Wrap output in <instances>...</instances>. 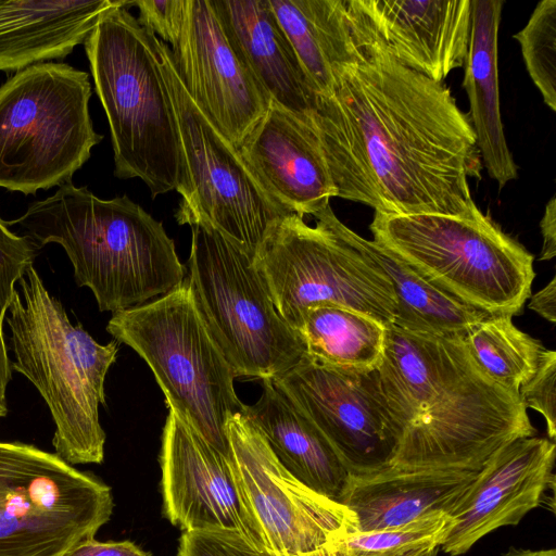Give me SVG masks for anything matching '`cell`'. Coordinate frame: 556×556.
Returning a JSON list of instances; mask_svg holds the SVG:
<instances>
[{
    "instance_id": "cell-1",
    "label": "cell",
    "mask_w": 556,
    "mask_h": 556,
    "mask_svg": "<svg viewBox=\"0 0 556 556\" xmlns=\"http://www.w3.org/2000/svg\"><path fill=\"white\" fill-rule=\"evenodd\" d=\"M312 123L336 197L395 215L479 210L469 182L481 179L482 163L468 113L370 30L361 55L318 94Z\"/></svg>"
},
{
    "instance_id": "cell-2",
    "label": "cell",
    "mask_w": 556,
    "mask_h": 556,
    "mask_svg": "<svg viewBox=\"0 0 556 556\" xmlns=\"http://www.w3.org/2000/svg\"><path fill=\"white\" fill-rule=\"evenodd\" d=\"M376 371L401 429L390 467L479 471L498 448L535 433L518 394L489 378L462 338L387 325Z\"/></svg>"
},
{
    "instance_id": "cell-3",
    "label": "cell",
    "mask_w": 556,
    "mask_h": 556,
    "mask_svg": "<svg viewBox=\"0 0 556 556\" xmlns=\"http://www.w3.org/2000/svg\"><path fill=\"white\" fill-rule=\"evenodd\" d=\"M8 224L22 226L37 249L60 244L77 285L91 290L101 312L147 303L186 277L162 223L127 195L103 200L68 181Z\"/></svg>"
},
{
    "instance_id": "cell-4",
    "label": "cell",
    "mask_w": 556,
    "mask_h": 556,
    "mask_svg": "<svg viewBox=\"0 0 556 556\" xmlns=\"http://www.w3.org/2000/svg\"><path fill=\"white\" fill-rule=\"evenodd\" d=\"M127 5L104 13L84 43L110 126L114 175L140 178L152 198L176 190L184 203L192 187L154 34Z\"/></svg>"
},
{
    "instance_id": "cell-5",
    "label": "cell",
    "mask_w": 556,
    "mask_h": 556,
    "mask_svg": "<svg viewBox=\"0 0 556 556\" xmlns=\"http://www.w3.org/2000/svg\"><path fill=\"white\" fill-rule=\"evenodd\" d=\"M5 317L14 361L45 400L55 431L54 450L71 465L101 464L105 432L99 406L105 403V376L118 342H97L74 325L31 265L20 279Z\"/></svg>"
},
{
    "instance_id": "cell-6",
    "label": "cell",
    "mask_w": 556,
    "mask_h": 556,
    "mask_svg": "<svg viewBox=\"0 0 556 556\" xmlns=\"http://www.w3.org/2000/svg\"><path fill=\"white\" fill-rule=\"evenodd\" d=\"M106 331L149 365L168 409L228 457L227 425L244 412V404L188 277L155 300L112 313Z\"/></svg>"
},
{
    "instance_id": "cell-7",
    "label": "cell",
    "mask_w": 556,
    "mask_h": 556,
    "mask_svg": "<svg viewBox=\"0 0 556 556\" xmlns=\"http://www.w3.org/2000/svg\"><path fill=\"white\" fill-rule=\"evenodd\" d=\"M372 240L442 291L496 315L522 313L533 255L480 208L472 215L375 212Z\"/></svg>"
},
{
    "instance_id": "cell-8",
    "label": "cell",
    "mask_w": 556,
    "mask_h": 556,
    "mask_svg": "<svg viewBox=\"0 0 556 556\" xmlns=\"http://www.w3.org/2000/svg\"><path fill=\"white\" fill-rule=\"evenodd\" d=\"M87 72L45 62L0 86V187L25 195L60 187L103 136L89 113Z\"/></svg>"
},
{
    "instance_id": "cell-9",
    "label": "cell",
    "mask_w": 556,
    "mask_h": 556,
    "mask_svg": "<svg viewBox=\"0 0 556 556\" xmlns=\"http://www.w3.org/2000/svg\"><path fill=\"white\" fill-rule=\"evenodd\" d=\"M187 275L198 309L237 377L275 379L305 354L253 257L212 227L191 226Z\"/></svg>"
},
{
    "instance_id": "cell-10",
    "label": "cell",
    "mask_w": 556,
    "mask_h": 556,
    "mask_svg": "<svg viewBox=\"0 0 556 556\" xmlns=\"http://www.w3.org/2000/svg\"><path fill=\"white\" fill-rule=\"evenodd\" d=\"M327 205L314 227L292 213L278 220L261 244L254 265L285 321L298 332L304 311L333 303L393 324L396 299L389 278L334 228Z\"/></svg>"
},
{
    "instance_id": "cell-11",
    "label": "cell",
    "mask_w": 556,
    "mask_h": 556,
    "mask_svg": "<svg viewBox=\"0 0 556 556\" xmlns=\"http://www.w3.org/2000/svg\"><path fill=\"white\" fill-rule=\"evenodd\" d=\"M111 488L56 453L0 441V556H61L112 516Z\"/></svg>"
},
{
    "instance_id": "cell-12",
    "label": "cell",
    "mask_w": 556,
    "mask_h": 556,
    "mask_svg": "<svg viewBox=\"0 0 556 556\" xmlns=\"http://www.w3.org/2000/svg\"><path fill=\"white\" fill-rule=\"evenodd\" d=\"M153 41L192 187L189 200L179 203L176 220L207 225L254 257L273 226L292 213L262 187L239 151L197 108L175 71L168 46L155 34Z\"/></svg>"
},
{
    "instance_id": "cell-13",
    "label": "cell",
    "mask_w": 556,
    "mask_h": 556,
    "mask_svg": "<svg viewBox=\"0 0 556 556\" xmlns=\"http://www.w3.org/2000/svg\"><path fill=\"white\" fill-rule=\"evenodd\" d=\"M227 439L236 482L273 556H303L355 532L353 514L288 472L244 413L228 421Z\"/></svg>"
},
{
    "instance_id": "cell-14",
    "label": "cell",
    "mask_w": 556,
    "mask_h": 556,
    "mask_svg": "<svg viewBox=\"0 0 556 556\" xmlns=\"http://www.w3.org/2000/svg\"><path fill=\"white\" fill-rule=\"evenodd\" d=\"M271 380L320 430L350 476L371 475L391 466L401 429L376 370L329 367L304 354Z\"/></svg>"
},
{
    "instance_id": "cell-15",
    "label": "cell",
    "mask_w": 556,
    "mask_h": 556,
    "mask_svg": "<svg viewBox=\"0 0 556 556\" xmlns=\"http://www.w3.org/2000/svg\"><path fill=\"white\" fill-rule=\"evenodd\" d=\"M170 46L173 65L189 97L237 149L270 101L231 48L211 0H184Z\"/></svg>"
},
{
    "instance_id": "cell-16",
    "label": "cell",
    "mask_w": 556,
    "mask_h": 556,
    "mask_svg": "<svg viewBox=\"0 0 556 556\" xmlns=\"http://www.w3.org/2000/svg\"><path fill=\"white\" fill-rule=\"evenodd\" d=\"M163 514L182 531H230L264 551L228 457L169 410L160 453Z\"/></svg>"
},
{
    "instance_id": "cell-17",
    "label": "cell",
    "mask_w": 556,
    "mask_h": 556,
    "mask_svg": "<svg viewBox=\"0 0 556 556\" xmlns=\"http://www.w3.org/2000/svg\"><path fill=\"white\" fill-rule=\"evenodd\" d=\"M555 456V442L534 435L498 448L446 514L442 551L463 555L484 535L519 523L554 486Z\"/></svg>"
},
{
    "instance_id": "cell-18",
    "label": "cell",
    "mask_w": 556,
    "mask_h": 556,
    "mask_svg": "<svg viewBox=\"0 0 556 556\" xmlns=\"http://www.w3.org/2000/svg\"><path fill=\"white\" fill-rule=\"evenodd\" d=\"M376 42L402 65L435 83L463 67L471 0H356Z\"/></svg>"
},
{
    "instance_id": "cell-19",
    "label": "cell",
    "mask_w": 556,
    "mask_h": 556,
    "mask_svg": "<svg viewBox=\"0 0 556 556\" xmlns=\"http://www.w3.org/2000/svg\"><path fill=\"white\" fill-rule=\"evenodd\" d=\"M237 150L262 187L291 213L314 215L336 197L313 127L273 102Z\"/></svg>"
},
{
    "instance_id": "cell-20",
    "label": "cell",
    "mask_w": 556,
    "mask_h": 556,
    "mask_svg": "<svg viewBox=\"0 0 556 556\" xmlns=\"http://www.w3.org/2000/svg\"><path fill=\"white\" fill-rule=\"evenodd\" d=\"M211 1L231 48L269 101L313 127L318 93L269 1Z\"/></svg>"
},
{
    "instance_id": "cell-21",
    "label": "cell",
    "mask_w": 556,
    "mask_h": 556,
    "mask_svg": "<svg viewBox=\"0 0 556 556\" xmlns=\"http://www.w3.org/2000/svg\"><path fill=\"white\" fill-rule=\"evenodd\" d=\"M125 0H0V72L67 56Z\"/></svg>"
},
{
    "instance_id": "cell-22",
    "label": "cell",
    "mask_w": 556,
    "mask_h": 556,
    "mask_svg": "<svg viewBox=\"0 0 556 556\" xmlns=\"http://www.w3.org/2000/svg\"><path fill=\"white\" fill-rule=\"evenodd\" d=\"M477 472L389 467L350 476L339 503L353 514L355 532L400 527L432 514H447Z\"/></svg>"
},
{
    "instance_id": "cell-23",
    "label": "cell",
    "mask_w": 556,
    "mask_h": 556,
    "mask_svg": "<svg viewBox=\"0 0 556 556\" xmlns=\"http://www.w3.org/2000/svg\"><path fill=\"white\" fill-rule=\"evenodd\" d=\"M318 94L362 53L368 29L355 0H268Z\"/></svg>"
},
{
    "instance_id": "cell-24",
    "label": "cell",
    "mask_w": 556,
    "mask_h": 556,
    "mask_svg": "<svg viewBox=\"0 0 556 556\" xmlns=\"http://www.w3.org/2000/svg\"><path fill=\"white\" fill-rule=\"evenodd\" d=\"M244 415L261 431L278 462L316 493L339 503L350 472L331 444L304 413L273 382Z\"/></svg>"
},
{
    "instance_id": "cell-25",
    "label": "cell",
    "mask_w": 556,
    "mask_h": 556,
    "mask_svg": "<svg viewBox=\"0 0 556 556\" xmlns=\"http://www.w3.org/2000/svg\"><path fill=\"white\" fill-rule=\"evenodd\" d=\"M503 5V0H471L470 39L463 66V88L481 163L500 190L518 177L500 108L497 37Z\"/></svg>"
},
{
    "instance_id": "cell-26",
    "label": "cell",
    "mask_w": 556,
    "mask_h": 556,
    "mask_svg": "<svg viewBox=\"0 0 556 556\" xmlns=\"http://www.w3.org/2000/svg\"><path fill=\"white\" fill-rule=\"evenodd\" d=\"M337 231L372 260L389 278L396 299L393 325L413 333L464 338L467 331L492 315L472 307L426 280L402 258L345 226L333 213Z\"/></svg>"
},
{
    "instance_id": "cell-27",
    "label": "cell",
    "mask_w": 556,
    "mask_h": 556,
    "mask_svg": "<svg viewBox=\"0 0 556 556\" xmlns=\"http://www.w3.org/2000/svg\"><path fill=\"white\" fill-rule=\"evenodd\" d=\"M298 333L311 359L329 367L369 372L381 361L386 326L357 311L317 303L304 311Z\"/></svg>"
},
{
    "instance_id": "cell-28",
    "label": "cell",
    "mask_w": 556,
    "mask_h": 556,
    "mask_svg": "<svg viewBox=\"0 0 556 556\" xmlns=\"http://www.w3.org/2000/svg\"><path fill=\"white\" fill-rule=\"evenodd\" d=\"M462 340L489 378L517 394L535 372L545 351L539 340L518 329L513 316L505 314L483 318Z\"/></svg>"
},
{
    "instance_id": "cell-29",
    "label": "cell",
    "mask_w": 556,
    "mask_h": 556,
    "mask_svg": "<svg viewBox=\"0 0 556 556\" xmlns=\"http://www.w3.org/2000/svg\"><path fill=\"white\" fill-rule=\"evenodd\" d=\"M447 515L437 513L406 525L369 532H353L327 546L334 556H419L440 547Z\"/></svg>"
},
{
    "instance_id": "cell-30",
    "label": "cell",
    "mask_w": 556,
    "mask_h": 556,
    "mask_svg": "<svg viewBox=\"0 0 556 556\" xmlns=\"http://www.w3.org/2000/svg\"><path fill=\"white\" fill-rule=\"evenodd\" d=\"M514 39L519 43L526 70L544 103L556 111V0L536 3Z\"/></svg>"
},
{
    "instance_id": "cell-31",
    "label": "cell",
    "mask_w": 556,
    "mask_h": 556,
    "mask_svg": "<svg viewBox=\"0 0 556 556\" xmlns=\"http://www.w3.org/2000/svg\"><path fill=\"white\" fill-rule=\"evenodd\" d=\"M36 249L27 235L18 236L11 231L8 222L0 217V397L4 400L12 367L3 326L16 290L15 285L34 265Z\"/></svg>"
},
{
    "instance_id": "cell-32",
    "label": "cell",
    "mask_w": 556,
    "mask_h": 556,
    "mask_svg": "<svg viewBox=\"0 0 556 556\" xmlns=\"http://www.w3.org/2000/svg\"><path fill=\"white\" fill-rule=\"evenodd\" d=\"M556 352H543L535 372L518 390V396L525 408L540 413L546 422L549 440L556 439Z\"/></svg>"
},
{
    "instance_id": "cell-33",
    "label": "cell",
    "mask_w": 556,
    "mask_h": 556,
    "mask_svg": "<svg viewBox=\"0 0 556 556\" xmlns=\"http://www.w3.org/2000/svg\"><path fill=\"white\" fill-rule=\"evenodd\" d=\"M176 556H273L230 531H182Z\"/></svg>"
},
{
    "instance_id": "cell-34",
    "label": "cell",
    "mask_w": 556,
    "mask_h": 556,
    "mask_svg": "<svg viewBox=\"0 0 556 556\" xmlns=\"http://www.w3.org/2000/svg\"><path fill=\"white\" fill-rule=\"evenodd\" d=\"M139 9L138 23L143 28L159 35L163 41L172 43L184 14V0H139L131 1Z\"/></svg>"
},
{
    "instance_id": "cell-35",
    "label": "cell",
    "mask_w": 556,
    "mask_h": 556,
    "mask_svg": "<svg viewBox=\"0 0 556 556\" xmlns=\"http://www.w3.org/2000/svg\"><path fill=\"white\" fill-rule=\"evenodd\" d=\"M61 556H152L131 541L100 542L94 538L83 540Z\"/></svg>"
},
{
    "instance_id": "cell-36",
    "label": "cell",
    "mask_w": 556,
    "mask_h": 556,
    "mask_svg": "<svg viewBox=\"0 0 556 556\" xmlns=\"http://www.w3.org/2000/svg\"><path fill=\"white\" fill-rule=\"evenodd\" d=\"M540 229L543 237L540 261H549L556 256V199L554 195L545 205Z\"/></svg>"
},
{
    "instance_id": "cell-37",
    "label": "cell",
    "mask_w": 556,
    "mask_h": 556,
    "mask_svg": "<svg viewBox=\"0 0 556 556\" xmlns=\"http://www.w3.org/2000/svg\"><path fill=\"white\" fill-rule=\"evenodd\" d=\"M529 308L544 319L556 321V276L535 294L530 295Z\"/></svg>"
},
{
    "instance_id": "cell-38",
    "label": "cell",
    "mask_w": 556,
    "mask_h": 556,
    "mask_svg": "<svg viewBox=\"0 0 556 556\" xmlns=\"http://www.w3.org/2000/svg\"><path fill=\"white\" fill-rule=\"evenodd\" d=\"M504 556H556V549H521L511 547Z\"/></svg>"
},
{
    "instance_id": "cell-39",
    "label": "cell",
    "mask_w": 556,
    "mask_h": 556,
    "mask_svg": "<svg viewBox=\"0 0 556 556\" xmlns=\"http://www.w3.org/2000/svg\"><path fill=\"white\" fill-rule=\"evenodd\" d=\"M328 545V544H327ZM325 545L324 547L315 551V552H312L309 554H306V555H303V556H334L330 549L328 548V546Z\"/></svg>"
},
{
    "instance_id": "cell-40",
    "label": "cell",
    "mask_w": 556,
    "mask_h": 556,
    "mask_svg": "<svg viewBox=\"0 0 556 556\" xmlns=\"http://www.w3.org/2000/svg\"><path fill=\"white\" fill-rule=\"evenodd\" d=\"M8 414L7 401L0 397V418Z\"/></svg>"
},
{
    "instance_id": "cell-41",
    "label": "cell",
    "mask_w": 556,
    "mask_h": 556,
    "mask_svg": "<svg viewBox=\"0 0 556 556\" xmlns=\"http://www.w3.org/2000/svg\"><path fill=\"white\" fill-rule=\"evenodd\" d=\"M438 548L439 547L427 551V552L420 554L419 556H438Z\"/></svg>"
}]
</instances>
